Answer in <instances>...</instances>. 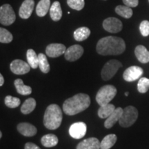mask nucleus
<instances>
[{"instance_id": "1", "label": "nucleus", "mask_w": 149, "mask_h": 149, "mask_svg": "<svg viewBox=\"0 0 149 149\" xmlns=\"http://www.w3.org/2000/svg\"><path fill=\"white\" fill-rule=\"evenodd\" d=\"M126 50V44L122 38L107 36L100 39L96 46L97 53L101 55H118Z\"/></svg>"}, {"instance_id": "2", "label": "nucleus", "mask_w": 149, "mask_h": 149, "mask_svg": "<svg viewBox=\"0 0 149 149\" xmlns=\"http://www.w3.org/2000/svg\"><path fill=\"white\" fill-rule=\"evenodd\" d=\"M91 104L89 95L84 93H78L65 100L63 111L67 115H74L85 111Z\"/></svg>"}, {"instance_id": "3", "label": "nucleus", "mask_w": 149, "mask_h": 149, "mask_svg": "<svg viewBox=\"0 0 149 149\" xmlns=\"http://www.w3.org/2000/svg\"><path fill=\"white\" fill-rule=\"evenodd\" d=\"M62 111L57 104H51L46 108L44 115V125L49 130H55L62 122Z\"/></svg>"}, {"instance_id": "4", "label": "nucleus", "mask_w": 149, "mask_h": 149, "mask_svg": "<svg viewBox=\"0 0 149 149\" xmlns=\"http://www.w3.org/2000/svg\"><path fill=\"white\" fill-rule=\"evenodd\" d=\"M117 88L113 85H106L100 88L96 95V101L100 106L109 104L117 94Z\"/></svg>"}, {"instance_id": "5", "label": "nucleus", "mask_w": 149, "mask_h": 149, "mask_svg": "<svg viewBox=\"0 0 149 149\" xmlns=\"http://www.w3.org/2000/svg\"><path fill=\"white\" fill-rule=\"evenodd\" d=\"M137 117H138L137 109L133 106H128L124 109L119 123L122 127H130L136 122Z\"/></svg>"}, {"instance_id": "6", "label": "nucleus", "mask_w": 149, "mask_h": 149, "mask_svg": "<svg viewBox=\"0 0 149 149\" xmlns=\"http://www.w3.org/2000/svg\"><path fill=\"white\" fill-rule=\"evenodd\" d=\"M122 67V64L117 59H111L107 62L102 68L101 75L104 81H108L115 76L118 70Z\"/></svg>"}, {"instance_id": "7", "label": "nucleus", "mask_w": 149, "mask_h": 149, "mask_svg": "<svg viewBox=\"0 0 149 149\" xmlns=\"http://www.w3.org/2000/svg\"><path fill=\"white\" fill-rule=\"evenodd\" d=\"M16 19V15L12 6L8 3L0 7V23L3 26H10Z\"/></svg>"}, {"instance_id": "8", "label": "nucleus", "mask_w": 149, "mask_h": 149, "mask_svg": "<svg viewBox=\"0 0 149 149\" xmlns=\"http://www.w3.org/2000/svg\"><path fill=\"white\" fill-rule=\"evenodd\" d=\"M103 28L107 32L117 33L122 30V22L116 17H109L104 20Z\"/></svg>"}, {"instance_id": "9", "label": "nucleus", "mask_w": 149, "mask_h": 149, "mask_svg": "<svg viewBox=\"0 0 149 149\" xmlns=\"http://www.w3.org/2000/svg\"><path fill=\"white\" fill-rule=\"evenodd\" d=\"M31 68L29 63L21 59H15L10 64V70L15 74H26L30 71Z\"/></svg>"}, {"instance_id": "10", "label": "nucleus", "mask_w": 149, "mask_h": 149, "mask_svg": "<svg viewBox=\"0 0 149 149\" xmlns=\"http://www.w3.org/2000/svg\"><path fill=\"white\" fill-rule=\"evenodd\" d=\"M87 126L84 122H79L72 124L70 126L69 134L72 138L81 139L84 137L86 133Z\"/></svg>"}, {"instance_id": "11", "label": "nucleus", "mask_w": 149, "mask_h": 149, "mask_svg": "<svg viewBox=\"0 0 149 149\" xmlns=\"http://www.w3.org/2000/svg\"><path fill=\"white\" fill-rule=\"evenodd\" d=\"M84 53V48L78 44H74L67 48L64 53L65 59L67 61H74L79 59Z\"/></svg>"}, {"instance_id": "12", "label": "nucleus", "mask_w": 149, "mask_h": 149, "mask_svg": "<svg viewBox=\"0 0 149 149\" xmlns=\"http://www.w3.org/2000/svg\"><path fill=\"white\" fill-rule=\"evenodd\" d=\"M143 69L139 66H133L128 67L123 73V78L125 81L131 82L139 79L143 74Z\"/></svg>"}, {"instance_id": "13", "label": "nucleus", "mask_w": 149, "mask_h": 149, "mask_svg": "<svg viewBox=\"0 0 149 149\" xmlns=\"http://www.w3.org/2000/svg\"><path fill=\"white\" fill-rule=\"evenodd\" d=\"M66 48L62 44H51L46 48V53L50 57H58L65 53Z\"/></svg>"}, {"instance_id": "14", "label": "nucleus", "mask_w": 149, "mask_h": 149, "mask_svg": "<svg viewBox=\"0 0 149 149\" xmlns=\"http://www.w3.org/2000/svg\"><path fill=\"white\" fill-rule=\"evenodd\" d=\"M34 6V0H24L19 10V15L20 17L24 19H29L32 15Z\"/></svg>"}, {"instance_id": "15", "label": "nucleus", "mask_w": 149, "mask_h": 149, "mask_svg": "<svg viewBox=\"0 0 149 149\" xmlns=\"http://www.w3.org/2000/svg\"><path fill=\"white\" fill-rule=\"evenodd\" d=\"M123 111H124V109L122 108H116L115 111L113 112V113L109 117H107L105 122H104L105 128H108V129L111 128L117 122H119L121 117H122Z\"/></svg>"}, {"instance_id": "16", "label": "nucleus", "mask_w": 149, "mask_h": 149, "mask_svg": "<svg viewBox=\"0 0 149 149\" xmlns=\"http://www.w3.org/2000/svg\"><path fill=\"white\" fill-rule=\"evenodd\" d=\"M17 130L22 135L26 137H33L37 134V130L35 126L27 122L20 123L17 125Z\"/></svg>"}, {"instance_id": "17", "label": "nucleus", "mask_w": 149, "mask_h": 149, "mask_svg": "<svg viewBox=\"0 0 149 149\" xmlns=\"http://www.w3.org/2000/svg\"><path fill=\"white\" fill-rule=\"evenodd\" d=\"M76 149H100V141L95 137H90L79 142Z\"/></svg>"}, {"instance_id": "18", "label": "nucleus", "mask_w": 149, "mask_h": 149, "mask_svg": "<svg viewBox=\"0 0 149 149\" xmlns=\"http://www.w3.org/2000/svg\"><path fill=\"white\" fill-rule=\"evenodd\" d=\"M135 54L138 61L142 64L149 62V51L144 46H137L135 49Z\"/></svg>"}, {"instance_id": "19", "label": "nucleus", "mask_w": 149, "mask_h": 149, "mask_svg": "<svg viewBox=\"0 0 149 149\" xmlns=\"http://www.w3.org/2000/svg\"><path fill=\"white\" fill-rule=\"evenodd\" d=\"M50 15L51 18L54 22H58L62 17V10L61 8V4L58 1H55L51 5L50 8Z\"/></svg>"}, {"instance_id": "20", "label": "nucleus", "mask_w": 149, "mask_h": 149, "mask_svg": "<svg viewBox=\"0 0 149 149\" xmlns=\"http://www.w3.org/2000/svg\"><path fill=\"white\" fill-rule=\"evenodd\" d=\"M51 6V0H40L36 7L37 15L40 17H43L48 13Z\"/></svg>"}, {"instance_id": "21", "label": "nucleus", "mask_w": 149, "mask_h": 149, "mask_svg": "<svg viewBox=\"0 0 149 149\" xmlns=\"http://www.w3.org/2000/svg\"><path fill=\"white\" fill-rule=\"evenodd\" d=\"M59 139L58 137L54 134H47L44 135L41 139V143L44 147L51 148L55 146L58 144Z\"/></svg>"}, {"instance_id": "22", "label": "nucleus", "mask_w": 149, "mask_h": 149, "mask_svg": "<svg viewBox=\"0 0 149 149\" xmlns=\"http://www.w3.org/2000/svg\"><path fill=\"white\" fill-rule=\"evenodd\" d=\"M14 85L19 94L22 95H29L32 93V88L29 86L25 85L21 79H17L15 80Z\"/></svg>"}, {"instance_id": "23", "label": "nucleus", "mask_w": 149, "mask_h": 149, "mask_svg": "<svg viewBox=\"0 0 149 149\" xmlns=\"http://www.w3.org/2000/svg\"><path fill=\"white\" fill-rule=\"evenodd\" d=\"M91 35V31L87 27H80L76 29L74 32V38L77 42H82L88 39Z\"/></svg>"}, {"instance_id": "24", "label": "nucleus", "mask_w": 149, "mask_h": 149, "mask_svg": "<svg viewBox=\"0 0 149 149\" xmlns=\"http://www.w3.org/2000/svg\"><path fill=\"white\" fill-rule=\"evenodd\" d=\"M115 109L116 108L115 106L110 103L106 104V105L100 106V109H98L97 115L101 119H107L113 113Z\"/></svg>"}, {"instance_id": "25", "label": "nucleus", "mask_w": 149, "mask_h": 149, "mask_svg": "<svg viewBox=\"0 0 149 149\" xmlns=\"http://www.w3.org/2000/svg\"><path fill=\"white\" fill-rule=\"evenodd\" d=\"M117 137L115 134H109L100 142V149H110L116 143Z\"/></svg>"}, {"instance_id": "26", "label": "nucleus", "mask_w": 149, "mask_h": 149, "mask_svg": "<svg viewBox=\"0 0 149 149\" xmlns=\"http://www.w3.org/2000/svg\"><path fill=\"white\" fill-rule=\"evenodd\" d=\"M37 103L34 98H29L25 100L21 107V112L24 115H28L32 113L36 107Z\"/></svg>"}, {"instance_id": "27", "label": "nucleus", "mask_w": 149, "mask_h": 149, "mask_svg": "<svg viewBox=\"0 0 149 149\" xmlns=\"http://www.w3.org/2000/svg\"><path fill=\"white\" fill-rule=\"evenodd\" d=\"M27 61L33 69L39 67V57L33 49H29L26 52Z\"/></svg>"}, {"instance_id": "28", "label": "nucleus", "mask_w": 149, "mask_h": 149, "mask_svg": "<svg viewBox=\"0 0 149 149\" xmlns=\"http://www.w3.org/2000/svg\"><path fill=\"white\" fill-rule=\"evenodd\" d=\"M115 10L117 15H119L124 18L129 19L133 16V10L130 7H128L126 5L117 6Z\"/></svg>"}, {"instance_id": "29", "label": "nucleus", "mask_w": 149, "mask_h": 149, "mask_svg": "<svg viewBox=\"0 0 149 149\" xmlns=\"http://www.w3.org/2000/svg\"><path fill=\"white\" fill-rule=\"evenodd\" d=\"M39 57V68L43 73H48L51 70L49 63L46 56L43 53H40L38 55Z\"/></svg>"}, {"instance_id": "30", "label": "nucleus", "mask_w": 149, "mask_h": 149, "mask_svg": "<svg viewBox=\"0 0 149 149\" xmlns=\"http://www.w3.org/2000/svg\"><path fill=\"white\" fill-rule=\"evenodd\" d=\"M13 40V35L8 30L1 28L0 29V42L2 44H8Z\"/></svg>"}, {"instance_id": "31", "label": "nucleus", "mask_w": 149, "mask_h": 149, "mask_svg": "<svg viewBox=\"0 0 149 149\" xmlns=\"http://www.w3.org/2000/svg\"><path fill=\"white\" fill-rule=\"evenodd\" d=\"M4 103L7 107L10 108V109H15V108L18 107L20 105L21 101L17 97L8 95L4 99Z\"/></svg>"}, {"instance_id": "32", "label": "nucleus", "mask_w": 149, "mask_h": 149, "mask_svg": "<svg viewBox=\"0 0 149 149\" xmlns=\"http://www.w3.org/2000/svg\"><path fill=\"white\" fill-rule=\"evenodd\" d=\"M149 89V79L146 77H141L137 83V90L139 93H145Z\"/></svg>"}, {"instance_id": "33", "label": "nucleus", "mask_w": 149, "mask_h": 149, "mask_svg": "<svg viewBox=\"0 0 149 149\" xmlns=\"http://www.w3.org/2000/svg\"><path fill=\"white\" fill-rule=\"evenodd\" d=\"M67 4L72 9L76 10H82L84 7V0H67Z\"/></svg>"}, {"instance_id": "34", "label": "nucleus", "mask_w": 149, "mask_h": 149, "mask_svg": "<svg viewBox=\"0 0 149 149\" xmlns=\"http://www.w3.org/2000/svg\"><path fill=\"white\" fill-rule=\"evenodd\" d=\"M139 31L142 36L147 37L149 35V22L148 20H144L139 25Z\"/></svg>"}, {"instance_id": "35", "label": "nucleus", "mask_w": 149, "mask_h": 149, "mask_svg": "<svg viewBox=\"0 0 149 149\" xmlns=\"http://www.w3.org/2000/svg\"><path fill=\"white\" fill-rule=\"evenodd\" d=\"M123 3L130 8H135L138 6L139 0H123Z\"/></svg>"}, {"instance_id": "36", "label": "nucleus", "mask_w": 149, "mask_h": 149, "mask_svg": "<svg viewBox=\"0 0 149 149\" xmlns=\"http://www.w3.org/2000/svg\"><path fill=\"white\" fill-rule=\"evenodd\" d=\"M24 149H41L38 146L35 144L34 143L32 142H28L25 144Z\"/></svg>"}, {"instance_id": "37", "label": "nucleus", "mask_w": 149, "mask_h": 149, "mask_svg": "<svg viewBox=\"0 0 149 149\" xmlns=\"http://www.w3.org/2000/svg\"><path fill=\"white\" fill-rule=\"evenodd\" d=\"M3 84H4V78H3L2 74H0V86H2Z\"/></svg>"}, {"instance_id": "38", "label": "nucleus", "mask_w": 149, "mask_h": 149, "mask_svg": "<svg viewBox=\"0 0 149 149\" xmlns=\"http://www.w3.org/2000/svg\"><path fill=\"white\" fill-rule=\"evenodd\" d=\"M128 94H129V93H128V92H126V93H125V95H126V97H127V96L128 95Z\"/></svg>"}, {"instance_id": "39", "label": "nucleus", "mask_w": 149, "mask_h": 149, "mask_svg": "<svg viewBox=\"0 0 149 149\" xmlns=\"http://www.w3.org/2000/svg\"><path fill=\"white\" fill-rule=\"evenodd\" d=\"M1 137H2V133L0 132V138H1Z\"/></svg>"}, {"instance_id": "40", "label": "nucleus", "mask_w": 149, "mask_h": 149, "mask_svg": "<svg viewBox=\"0 0 149 149\" xmlns=\"http://www.w3.org/2000/svg\"><path fill=\"white\" fill-rule=\"evenodd\" d=\"M148 1H149V0H148Z\"/></svg>"}]
</instances>
